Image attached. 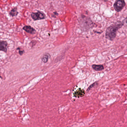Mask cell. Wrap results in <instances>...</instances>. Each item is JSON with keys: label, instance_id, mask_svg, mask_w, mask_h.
I'll use <instances>...</instances> for the list:
<instances>
[{"label": "cell", "instance_id": "6da1fadb", "mask_svg": "<svg viewBox=\"0 0 127 127\" xmlns=\"http://www.w3.org/2000/svg\"><path fill=\"white\" fill-rule=\"evenodd\" d=\"M123 22L118 21L108 27L105 32V38L110 41H113L117 35V32L124 25Z\"/></svg>", "mask_w": 127, "mask_h": 127}, {"label": "cell", "instance_id": "7a4b0ae2", "mask_svg": "<svg viewBox=\"0 0 127 127\" xmlns=\"http://www.w3.org/2000/svg\"><path fill=\"white\" fill-rule=\"evenodd\" d=\"M31 16L34 21L43 20L46 18V15L43 12L40 11H37L36 12H32Z\"/></svg>", "mask_w": 127, "mask_h": 127}, {"label": "cell", "instance_id": "3957f363", "mask_svg": "<svg viewBox=\"0 0 127 127\" xmlns=\"http://www.w3.org/2000/svg\"><path fill=\"white\" fill-rule=\"evenodd\" d=\"M126 3L124 0H116L114 4L113 7L116 11L119 12L123 9Z\"/></svg>", "mask_w": 127, "mask_h": 127}, {"label": "cell", "instance_id": "277c9868", "mask_svg": "<svg viewBox=\"0 0 127 127\" xmlns=\"http://www.w3.org/2000/svg\"><path fill=\"white\" fill-rule=\"evenodd\" d=\"M85 94V91L84 89L79 88L75 91L73 93V95L75 98H79L84 97Z\"/></svg>", "mask_w": 127, "mask_h": 127}, {"label": "cell", "instance_id": "5b68a950", "mask_svg": "<svg viewBox=\"0 0 127 127\" xmlns=\"http://www.w3.org/2000/svg\"><path fill=\"white\" fill-rule=\"evenodd\" d=\"M22 29L27 32L28 33L31 34H35L36 32V30L30 25H27L23 26L22 28Z\"/></svg>", "mask_w": 127, "mask_h": 127}, {"label": "cell", "instance_id": "8992f818", "mask_svg": "<svg viewBox=\"0 0 127 127\" xmlns=\"http://www.w3.org/2000/svg\"><path fill=\"white\" fill-rule=\"evenodd\" d=\"M8 43L6 41L1 40L0 42V50L7 53V51Z\"/></svg>", "mask_w": 127, "mask_h": 127}, {"label": "cell", "instance_id": "52a82bcc", "mask_svg": "<svg viewBox=\"0 0 127 127\" xmlns=\"http://www.w3.org/2000/svg\"><path fill=\"white\" fill-rule=\"evenodd\" d=\"M92 67L94 70L99 71H101L104 69V67L102 65H93L92 66Z\"/></svg>", "mask_w": 127, "mask_h": 127}, {"label": "cell", "instance_id": "ba28073f", "mask_svg": "<svg viewBox=\"0 0 127 127\" xmlns=\"http://www.w3.org/2000/svg\"><path fill=\"white\" fill-rule=\"evenodd\" d=\"M19 12L18 11V9L17 7H14L12 9L11 11L9 12V14L12 17L16 16L18 15Z\"/></svg>", "mask_w": 127, "mask_h": 127}, {"label": "cell", "instance_id": "9c48e42d", "mask_svg": "<svg viewBox=\"0 0 127 127\" xmlns=\"http://www.w3.org/2000/svg\"><path fill=\"white\" fill-rule=\"evenodd\" d=\"M50 57V55L49 54L46 53L45 54H44L43 58H42V61L45 63H46L48 62L49 60V58Z\"/></svg>", "mask_w": 127, "mask_h": 127}, {"label": "cell", "instance_id": "30bf717a", "mask_svg": "<svg viewBox=\"0 0 127 127\" xmlns=\"http://www.w3.org/2000/svg\"><path fill=\"white\" fill-rule=\"evenodd\" d=\"M98 85V83L97 82H94V83H92L91 85L89 86V87L87 89V91H89L90 90H91V89L93 88L94 87L96 86H97Z\"/></svg>", "mask_w": 127, "mask_h": 127}, {"label": "cell", "instance_id": "8fae6325", "mask_svg": "<svg viewBox=\"0 0 127 127\" xmlns=\"http://www.w3.org/2000/svg\"><path fill=\"white\" fill-rule=\"evenodd\" d=\"M17 50H18L19 54L21 56L22 55L23 53H24V50H22L21 49V48H20V47H18V48H17Z\"/></svg>", "mask_w": 127, "mask_h": 127}, {"label": "cell", "instance_id": "7c38bea8", "mask_svg": "<svg viewBox=\"0 0 127 127\" xmlns=\"http://www.w3.org/2000/svg\"><path fill=\"white\" fill-rule=\"evenodd\" d=\"M58 15V13L57 12H54L53 13V14H52V17H53V18H56V16Z\"/></svg>", "mask_w": 127, "mask_h": 127}, {"label": "cell", "instance_id": "4fadbf2b", "mask_svg": "<svg viewBox=\"0 0 127 127\" xmlns=\"http://www.w3.org/2000/svg\"><path fill=\"white\" fill-rule=\"evenodd\" d=\"M103 1H104L105 2H107L108 1V0H102Z\"/></svg>", "mask_w": 127, "mask_h": 127}]
</instances>
